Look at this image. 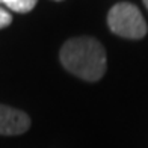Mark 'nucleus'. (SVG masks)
Masks as SVG:
<instances>
[{
  "instance_id": "nucleus-1",
  "label": "nucleus",
  "mask_w": 148,
  "mask_h": 148,
  "mask_svg": "<svg viewBox=\"0 0 148 148\" xmlns=\"http://www.w3.org/2000/svg\"><path fill=\"white\" fill-rule=\"evenodd\" d=\"M59 59L66 71L86 82H97L106 73V50L91 36L68 39L59 51Z\"/></svg>"
},
{
  "instance_id": "nucleus-2",
  "label": "nucleus",
  "mask_w": 148,
  "mask_h": 148,
  "mask_svg": "<svg viewBox=\"0 0 148 148\" xmlns=\"http://www.w3.org/2000/svg\"><path fill=\"white\" fill-rule=\"evenodd\" d=\"M107 24L115 35L127 39H140L147 35V23L136 5L121 2L107 14Z\"/></svg>"
},
{
  "instance_id": "nucleus-3",
  "label": "nucleus",
  "mask_w": 148,
  "mask_h": 148,
  "mask_svg": "<svg viewBox=\"0 0 148 148\" xmlns=\"http://www.w3.org/2000/svg\"><path fill=\"white\" fill-rule=\"evenodd\" d=\"M30 116L15 107L0 104V134L2 136H18L30 129Z\"/></svg>"
},
{
  "instance_id": "nucleus-4",
  "label": "nucleus",
  "mask_w": 148,
  "mask_h": 148,
  "mask_svg": "<svg viewBox=\"0 0 148 148\" xmlns=\"http://www.w3.org/2000/svg\"><path fill=\"white\" fill-rule=\"evenodd\" d=\"M0 3L6 5V8L18 14H27L36 6L38 0H0Z\"/></svg>"
},
{
  "instance_id": "nucleus-5",
  "label": "nucleus",
  "mask_w": 148,
  "mask_h": 148,
  "mask_svg": "<svg viewBox=\"0 0 148 148\" xmlns=\"http://www.w3.org/2000/svg\"><path fill=\"white\" fill-rule=\"evenodd\" d=\"M12 23V15L6 9L0 8V29H5Z\"/></svg>"
},
{
  "instance_id": "nucleus-6",
  "label": "nucleus",
  "mask_w": 148,
  "mask_h": 148,
  "mask_svg": "<svg viewBox=\"0 0 148 148\" xmlns=\"http://www.w3.org/2000/svg\"><path fill=\"white\" fill-rule=\"evenodd\" d=\"M144 5H145V8L148 9V0H144Z\"/></svg>"
},
{
  "instance_id": "nucleus-7",
  "label": "nucleus",
  "mask_w": 148,
  "mask_h": 148,
  "mask_svg": "<svg viewBox=\"0 0 148 148\" xmlns=\"http://www.w3.org/2000/svg\"><path fill=\"white\" fill-rule=\"evenodd\" d=\"M56 2H62V0H56Z\"/></svg>"
}]
</instances>
